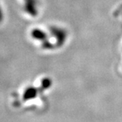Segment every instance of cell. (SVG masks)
Wrapping results in <instances>:
<instances>
[{"instance_id":"277c9868","label":"cell","mask_w":122,"mask_h":122,"mask_svg":"<svg viewBox=\"0 0 122 122\" xmlns=\"http://www.w3.org/2000/svg\"><path fill=\"white\" fill-rule=\"evenodd\" d=\"M36 91L34 88H28L27 91H26L24 97L26 99H32L36 97Z\"/></svg>"},{"instance_id":"6da1fadb","label":"cell","mask_w":122,"mask_h":122,"mask_svg":"<svg viewBox=\"0 0 122 122\" xmlns=\"http://www.w3.org/2000/svg\"><path fill=\"white\" fill-rule=\"evenodd\" d=\"M49 32L55 40V45L57 47L63 46L68 38V32L63 27L57 26H51L49 27Z\"/></svg>"},{"instance_id":"7a4b0ae2","label":"cell","mask_w":122,"mask_h":122,"mask_svg":"<svg viewBox=\"0 0 122 122\" xmlns=\"http://www.w3.org/2000/svg\"><path fill=\"white\" fill-rule=\"evenodd\" d=\"M24 10L29 15L36 17L38 14L37 0H24Z\"/></svg>"},{"instance_id":"5b68a950","label":"cell","mask_w":122,"mask_h":122,"mask_svg":"<svg viewBox=\"0 0 122 122\" xmlns=\"http://www.w3.org/2000/svg\"><path fill=\"white\" fill-rule=\"evenodd\" d=\"M4 19H5L4 10H3V8H2L1 3H0V24L4 21Z\"/></svg>"},{"instance_id":"3957f363","label":"cell","mask_w":122,"mask_h":122,"mask_svg":"<svg viewBox=\"0 0 122 122\" xmlns=\"http://www.w3.org/2000/svg\"><path fill=\"white\" fill-rule=\"evenodd\" d=\"M30 36L33 40L39 41L41 43L45 42L46 41L49 39L47 32L45 30L38 27L34 28L31 30Z\"/></svg>"}]
</instances>
